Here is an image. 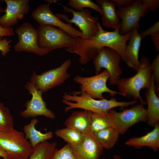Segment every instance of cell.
Masks as SVG:
<instances>
[{
    "mask_svg": "<svg viewBox=\"0 0 159 159\" xmlns=\"http://www.w3.org/2000/svg\"><path fill=\"white\" fill-rule=\"evenodd\" d=\"M98 24L99 30L95 36L88 39L77 37V43L73 49V52L78 55L81 60L89 61L93 59L102 48L107 47L117 52L125 61L127 43L131 31L122 35L119 29L108 32L103 29L98 21Z\"/></svg>",
    "mask_w": 159,
    "mask_h": 159,
    "instance_id": "cell-1",
    "label": "cell"
},
{
    "mask_svg": "<svg viewBox=\"0 0 159 159\" xmlns=\"http://www.w3.org/2000/svg\"><path fill=\"white\" fill-rule=\"evenodd\" d=\"M63 103L67 106L65 108L66 112L74 108H81L94 113L107 114L108 111L114 108L120 107H126L135 105V100L128 102H120L115 97L110 100L105 99L96 100L85 92L73 91L69 93L64 92L62 96Z\"/></svg>",
    "mask_w": 159,
    "mask_h": 159,
    "instance_id": "cell-2",
    "label": "cell"
},
{
    "mask_svg": "<svg viewBox=\"0 0 159 159\" xmlns=\"http://www.w3.org/2000/svg\"><path fill=\"white\" fill-rule=\"evenodd\" d=\"M140 65L137 73L134 76L120 79L117 84L119 92L125 97L139 99L141 104L146 103L143 101L140 94L141 89L149 88L151 82V72L149 58L143 57L140 59Z\"/></svg>",
    "mask_w": 159,
    "mask_h": 159,
    "instance_id": "cell-3",
    "label": "cell"
},
{
    "mask_svg": "<svg viewBox=\"0 0 159 159\" xmlns=\"http://www.w3.org/2000/svg\"><path fill=\"white\" fill-rule=\"evenodd\" d=\"M37 29L39 46L49 52L59 49L73 48L77 44L78 37L72 36L56 27L39 25Z\"/></svg>",
    "mask_w": 159,
    "mask_h": 159,
    "instance_id": "cell-4",
    "label": "cell"
},
{
    "mask_svg": "<svg viewBox=\"0 0 159 159\" xmlns=\"http://www.w3.org/2000/svg\"><path fill=\"white\" fill-rule=\"evenodd\" d=\"M0 148L8 154L10 159H28L33 150L24 133L14 128L0 131Z\"/></svg>",
    "mask_w": 159,
    "mask_h": 159,
    "instance_id": "cell-5",
    "label": "cell"
},
{
    "mask_svg": "<svg viewBox=\"0 0 159 159\" xmlns=\"http://www.w3.org/2000/svg\"><path fill=\"white\" fill-rule=\"evenodd\" d=\"M71 60H65L60 66L37 74L34 71L30 82L38 90L43 93L59 86L64 82L70 76L67 70L71 66Z\"/></svg>",
    "mask_w": 159,
    "mask_h": 159,
    "instance_id": "cell-6",
    "label": "cell"
},
{
    "mask_svg": "<svg viewBox=\"0 0 159 159\" xmlns=\"http://www.w3.org/2000/svg\"><path fill=\"white\" fill-rule=\"evenodd\" d=\"M121 59L120 55L114 50L107 47H103L93 59L96 75L99 74L102 68L109 72V81L110 84L117 85L122 73L120 66Z\"/></svg>",
    "mask_w": 159,
    "mask_h": 159,
    "instance_id": "cell-7",
    "label": "cell"
},
{
    "mask_svg": "<svg viewBox=\"0 0 159 159\" xmlns=\"http://www.w3.org/2000/svg\"><path fill=\"white\" fill-rule=\"evenodd\" d=\"M108 114L110 117L115 127L120 134H124L130 127L140 122H147L148 114L144 105L140 104L134 105L129 109L118 112L113 108L110 110Z\"/></svg>",
    "mask_w": 159,
    "mask_h": 159,
    "instance_id": "cell-8",
    "label": "cell"
},
{
    "mask_svg": "<svg viewBox=\"0 0 159 159\" xmlns=\"http://www.w3.org/2000/svg\"><path fill=\"white\" fill-rule=\"evenodd\" d=\"M62 7L64 12L72 14V18L69 19L67 15L61 13L55 15L60 19L65 21L67 23L75 24L82 33L83 39H88L96 35L99 30L98 17L93 16L88 9H83L80 11H77L66 6H62Z\"/></svg>",
    "mask_w": 159,
    "mask_h": 159,
    "instance_id": "cell-9",
    "label": "cell"
},
{
    "mask_svg": "<svg viewBox=\"0 0 159 159\" xmlns=\"http://www.w3.org/2000/svg\"><path fill=\"white\" fill-rule=\"evenodd\" d=\"M110 75L108 71L105 70L98 74L90 77H85L77 75L73 79L74 81L80 84L81 92H85L94 99H104L103 93H109L111 96L117 94L123 96L119 92L112 90L108 88L106 82Z\"/></svg>",
    "mask_w": 159,
    "mask_h": 159,
    "instance_id": "cell-10",
    "label": "cell"
},
{
    "mask_svg": "<svg viewBox=\"0 0 159 159\" xmlns=\"http://www.w3.org/2000/svg\"><path fill=\"white\" fill-rule=\"evenodd\" d=\"M15 32L18 40L14 46L15 52H32L40 56L49 52L48 51L43 49L39 46L37 29L30 23L28 22L23 23L16 29Z\"/></svg>",
    "mask_w": 159,
    "mask_h": 159,
    "instance_id": "cell-11",
    "label": "cell"
},
{
    "mask_svg": "<svg viewBox=\"0 0 159 159\" xmlns=\"http://www.w3.org/2000/svg\"><path fill=\"white\" fill-rule=\"evenodd\" d=\"M148 10L143 4L142 0H136L130 6L118 8L116 13L122 19L120 34L123 35L135 28H139L140 18L145 16Z\"/></svg>",
    "mask_w": 159,
    "mask_h": 159,
    "instance_id": "cell-12",
    "label": "cell"
},
{
    "mask_svg": "<svg viewBox=\"0 0 159 159\" xmlns=\"http://www.w3.org/2000/svg\"><path fill=\"white\" fill-rule=\"evenodd\" d=\"M50 3L41 4L32 13L33 18L39 25H48L59 28L69 35L77 38H83L82 33L72 26V24L66 23L54 14L51 10Z\"/></svg>",
    "mask_w": 159,
    "mask_h": 159,
    "instance_id": "cell-13",
    "label": "cell"
},
{
    "mask_svg": "<svg viewBox=\"0 0 159 159\" xmlns=\"http://www.w3.org/2000/svg\"><path fill=\"white\" fill-rule=\"evenodd\" d=\"M25 87L32 97L25 104L26 109L20 113L21 115L26 118H34L43 115L51 119H54L55 116L54 113L47 108L46 102L43 99V93L37 89L30 82L25 85Z\"/></svg>",
    "mask_w": 159,
    "mask_h": 159,
    "instance_id": "cell-14",
    "label": "cell"
},
{
    "mask_svg": "<svg viewBox=\"0 0 159 159\" xmlns=\"http://www.w3.org/2000/svg\"><path fill=\"white\" fill-rule=\"evenodd\" d=\"M6 7L5 14L0 17V25L3 28L11 27L16 25L19 20L23 19L29 12L30 6L29 0H3Z\"/></svg>",
    "mask_w": 159,
    "mask_h": 159,
    "instance_id": "cell-15",
    "label": "cell"
},
{
    "mask_svg": "<svg viewBox=\"0 0 159 159\" xmlns=\"http://www.w3.org/2000/svg\"><path fill=\"white\" fill-rule=\"evenodd\" d=\"M71 146L78 159H99L103 149L91 131L82 134L80 142Z\"/></svg>",
    "mask_w": 159,
    "mask_h": 159,
    "instance_id": "cell-16",
    "label": "cell"
},
{
    "mask_svg": "<svg viewBox=\"0 0 159 159\" xmlns=\"http://www.w3.org/2000/svg\"><path fill=\"white\" fill-rule=\"evenodd\" d=\"M142 39L138 29L135 28L131 31L127 44L125 62L128 67L132 68L136 72L139 69L140 65L138 58Z\"/></svg>",
    "mask_w": 159,
    "mask_h": 159,
    "instance_id": "cell-17",
    "label": "cell"
},
{
    "mask_svg": "<svg viewBox=\"0 0 159 159\" xmlns=\"http://www.w3.org/2000/svg\"><path fill=\"white\" fill-rule=\"evenodd\" d=\"M151 82L150 87L146 89L145 96L148 120V125L152 127L159 123V98L155 90V83L153 75L151 74Z\"/></svg>",
    "mask_w": 159,
    "mask_h": 159,
    "instance_id": "cell-18",
    "label": "cell"
},
{
    "mask_svg": "<svg viewBox=\"0 0 159 159\" xmlns=\"http://www.w3.org/2000/svg\"><path fill=\"white\" fill-rule=\"evenodd\" d=\"M100 5L103 14L101 19L102 24L106 28L120 30L121 22L115 10V5L113 0H96Z\"/></svg>",
    "mask_w": 159,
    "mask_h": 159,
    "instance_id": "cell-19",
    "label": "cell"
},
{
    "mask_svg": "<svg viewBox=\"0 0 159 159\" xmlns=\"http://www.w3.org/2000/svg\"><path fill=\"white\" fill-rule=\"evenodd\" d=\"M125 144L138 149L147 146L155 152L157 151L159 148V123L155 125L152 131L140 137L130 138Z\"/></svg>",
    "mask_w": 159,
    "mask_h": 159,
    "instance_id": "cell-20",
    "label": "cell"
},
{
    "mask_svg": "<svg viewBox=\"0 0 159 159\" xmlns=\"http://www.w3.org/2000/svg\"><path fill=\"white\" fill-rule=\"evenodd\" d=\"M93 112L84 110L74 111L66 120L64 125L66 127L77 130L82 134L90 130L91 117Z\"/></svg>",
    "mask_w": 159,
    "mask_h": 159,
    "instance_id": "cell-21",
    "label": "cell"
},
{
    "mask_svg": "<svg viewBox=\"0 0 159 159\" xmlns=\"http://www.w3.org/2000/svg\"><path fill=\"white\" fill-rule=\"evenodd\" d=\"M38 122V120L37 118H34L29 124L25 125L23 128L25 137L27 140H29L33 148L38 144L50 139L53 136V133L52 131L42 133L37 130L35 128V126Z\"/></svg>",
    "mask_w": 159,
    "mask_h": 159,
    "instance_id": "cell-22",
    "label": "cell"
},
{
    "mask_svg": "<svg viewBox=\"0 0 159 159\" xmlns=\"http://www.w3.org/2000/svg\"><path fill=\"white\" fill-rule=\"evenodd\" d=\"M93 133L102 147L107 150L114 147L118 139L120 134L114 127L107 128Z\"/></svg>",
    "mask_w": 159,
    "mask_h": 159,
    "instance_id": "cell-23",
    "label": "cell"
},
{
    "mask_svg": "<svg viewBox=\"0 0 159 159\" xmlns=\"http://www.w3.org/2000/svg\"><path fill=\"white\" fill-rule=\"evenodd\" d=\"M57 145L56 142L47 141L41 143L34 148L28 159H50Z\"/></svg>",
    "mask_w": 159,
    "mask_h": 159,
    "instance_id": "cell-24",
    "label": "cell"
},
{
    "mask_svg": "<svg viewBox=\"0 0 159 159\" xmlns=\"http://www.w3.org/2000/svg\"><path fill=\"white\" fill-rule=\"evenodd\" d=\"M114 127L113 121L108 115L93 113L91 117L90 130L93 133L105 128Z\"/></svg>",
    "mask_w": 159,
    "mask_h": 159,
    "instance_id": "cell-25",
    "label": "cell"
},
{
    "mask_svg": "<svg viewBox=\"0 0 159 159\" xmlns=\"http://www.w3.org/2000/svg\"><path fill=\"white\" fill-rule=\"evenodd\" d=\"M57 137H59L71 145L79 143L81 139L82 134L75 129L66 127L57 129L55 132Z\"/></svg>",
    "mask_w": 159,
    "mask_h": 159,
    "instance_id": "cell-26",
    "label": "cell"
},
{
    "mask_svg": "<svg viewBox=\"0 0 159 159\" xmlns=\"http://www.w3.org/2000/svg\"><path fill=\"white\" fill-rule=\"evenodd\" d=\"M13 117L8 108L0 102V131L6 132L14 128Z\"/></svg>",
    "mask_w": 159,
    "mask_h": 159,
    "instance_id": "cell-27",
    "label": "cell"
},
{
    "mask_svg": "<svg viewBox=\"0 0 159 159\" xmlns=\"http://www.w3.org/2000/svg\"><path fill=\"white\" fill-rule=\"evenodd\" d=\"M68 5L71 8L77 11H80L85 8L88 7L94 9L102 16L103 14L100 6L90 0H70Z\"/></svg>",
    "mask_w": 159,
    "mask_h": 159,
    "instance_id": "cell-28",
    "label": "cell"
},
{
    "mask_svg": "<svg viewBox=\"0 0 159 159\" xmlns=\"http://www.w3.org/2000/svg\"><path fill=\"white\" fill-rule=\"evenodd\" d=\"M50 159H78L74 154L71 145L67 143L61 149L55 148Z\"/></svg>",
    "mask_w": 159,
    "mask_h": 159,
    "instance_id": "cell-29",
    "label": "cell"
},
{
    "mask_svg": "<svg viewBox=\"0 0 159 159\" xmlns=\"http://www.w3.org/2000/svg\"><path fill=\"white\" fill-rule=\"evenodd\" d=\"M150 69L155 85H159V54L155 58L150 64Z\"/></svg>",
    "mask_w": 159,
    "mask_h": 159,
    "instance_id": "cell-30",
    "label": "cell"
},
{
    "mask_svg": "<svg viewBox=\"0 0 159 159\" xmlns=\"http://www.w3.org/2000/svg\"><path fill=\"white\" fill-rule=\"evenodd\" d=\"M11 40L6 39V37L2 39V37L0 38V51L1 52L2 55L4 56L9 52L11 50Z\"/></svg>",
    "mask_w": 159,
    "mask_h": 159,
    "instance_id": "cell-31",
    "label": "cell"
},
{
    "mask_svg": "<svg viewBox=\"0 0 159 159\" xmlns=\"http://www.w3.org/2000/svg\"><path fill=\"white\" fill-rule=\"evenodd\" d=\"M159 33V21H158L148 29L140 32L139 34L142 38L148 36Z\"/></svg>",
    "mask_w": 159,
    "mask_h": 159,
    "instance_id": "cell-32",
    "label": "cell"
},
{
    "mask_svg": "<svg viewBox=\"0 0 159 159\" xmlns=\"http://www.w3.org/2000/svg\"><path fill=\"white\" fill-rule=\"evenodd\" d=\"M143 4L152 11H154L159 7V0H142Z\"/></svg>",
    "mask_w": 159,
    "mask_h": 159,
    "instance_id": "cell-33",
    "label": "cell"
},
{
    "mask_svg": "<svg viewBox=\"0 0 159 159\" xmlns=\"http://www.w3.org/2000/svg\"><path fill=\"white\" fill-rule=\"evenodd\" d=\"M15 34L12 27L3 28L0 25V37L4 36L11 37Z\"/></svg>",
    "mask_w": 159,
    "mask_h": 159,
    "instance_id": "cell-34",
    "label": "cell"
},
{
    "mask_svg": "<svg viewBox=\"0 0 159 159\" xmlns=\"http://www.w3.org/2000/svg\"><path fill=\"white\" fill-rule=\"evenodd\" d=\"M115 6L119 8L130 6L134 2L133 0H113Z\"/></svg>",
    "mask_w": 159,
    "mask_h": 159,
    "instance_id": "cell-35",
    "label": "cell"
},
{
    "mask_svg": "<svg viewBox=\"0 0 159 159\" xmlns=\"http://www.w3.org/2000/svg\"><path fill=\"white\" fill-rule=\"evenodd\" d=\"M153 44L157 50L159 51V33L151 35Z\"/></svg>",
    "mask_w": 159,
    "mask_h": 159,
    "instance_id": "cell-36",
    "label": "cell"
},
{
    "mask_svg": "<svg viewBox=\"0 0 159 159\" xmlns=\"http://www.w3.org/2000/svg\"><path fill=\"white\" fill-rule=\"evenodd\" d=\"M0 157H3L4 159H10L8 154L1 148H0Z\"/></svg>",
    "mask_w": 159,
    "mask_h": 159,
    "instance_id": "cell-37",
    "label": "cell"
},
{
    "mask_svg": "<svg viewBox=\"0 0 159 159\" xmlns=\"http://www.w3.org/2000/svg\"><path fill=\"white\" fill-rule=\"evenodd\" d=\"M114 159H122L121 157L118 155H115L113 156Z\"/></svg>",
    "mask_w": 159,
    "mask_h": 159,
    "instance_id": "cell-38",
    "label": "cell"
},
{
    "mask_svg": "<svg viewBox=\"0 0 159 159\" xmlns=\"http://www.w3.org/2000/svg\"><path fill=\"white\" fill-rule=\"evenodd\" d=\"M4 12V10L1 5H0V13Z\"/></svg>",
    "mask_w": 159,
    "mask_h": 159,
    "instance_id": "cell-39",
    "label": "cell"
},
{
    "mask_svg": "<svg viewBox=\"0 0 159 159\" xmlns=\"http://www.w3.org/2000/svg\"><path fill=\"white\" fill-rule=\"evenodd\" d=\"M46 1H48L49 2V3H51L52 2H56L57 1H58V0H46Z\"/></svg>",
    "mask_w": 159,
    "mask_h": 159,
    "instance_id": "cell-40",
    "label": "cell"
},
{
    "mask_svg": "<svg viewBox=\"0 0 159 159\" xmlns=\"http://www.w3.org/2000/svg\"></svg>",
    "mask_w": 159,
    "mask_h": 159,
    "instance_id": "cell-41",
    "label": "cell"
}]
</instances>
